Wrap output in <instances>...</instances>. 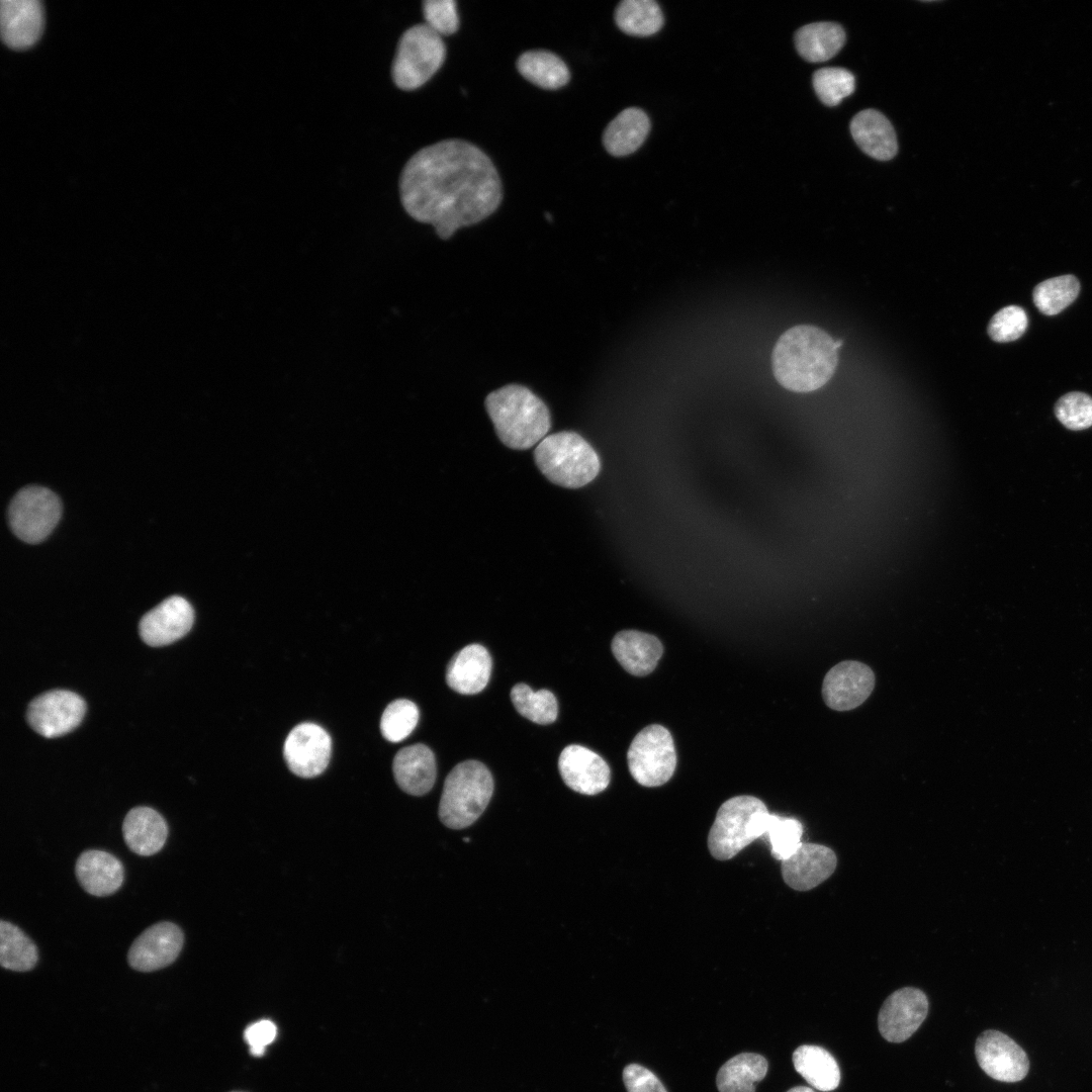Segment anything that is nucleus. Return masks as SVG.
<instances>
[{
    "label": "nucleus",
    "instance_id": "1",
    "mask_svg": "<svg viewBox=\"0 0 1092 1092\" xmlns=\"http://www.w3.org/2000/svg\"><path fill=\"white\" fill-rule=\"evenodd\" d=\"M399 194L405 211L431 223L443 240L488 217L503 198L489 157L462 140L442 141L417 152L402 169Z\"/></svg>",
    "mask_w": 1092,
    "mask_h": 1092
},
{
    "label": "nucleus",
    "instance_id": "2",
    "mask_svg": "<svg viewBox=\"0 0 1092 1092\" xmlns=\"http://www.w3.org/2000/svg\"><path fill=\"white\" fill-rule=\"evenodd\" d=\"M838 361L834 340L814 326H796L778 340L771 355L778 382L795 392H809L823 386L833 375Z\"/></svg>",
    "mask_w": 1092,
    "mask_h": 1092
},
{
    "label": "nucleus",
    "instance_id": "3",
    "mask_svg": "<svg viewBox=\"0 0 1092 1092\" xmlns=\"http://www.w3.org/2000/svg\"><path fill=\"white\" fill-rule=\"evenodd\" d=\"M485 407L499 440L526 450L540 443L551 427L547 405L528 387L509 384L490 392Z\"/></svg>",
    "mask_w": 1092,
    "mask_h": 1092
},
{
    "label": "nucleus",
    "instance_id": "4",
    "mask_svg": "<svg viewBox=\"0 0 1092 1092\" xmlns=\"http://www.w3.org/2000/svg\"><path fill=\"white\" fill-rule=\"evenodd\" d=\"M534 458L548 480L566 488L582 487L593 481L601 469L596 450L580 435L570 431L546 436L535 448Z\"/></svg>",
    "mask_w": 1092,
    "mask_h": 1092
},
{
    "label": "nucleus",
    "instance_id": "5",
    "mask_svg": "<svg viewBox=\"0 0 1092 1092\" xmlns=\"http://www.w3.org/2000/svg\"><path fill=\"white\" fill-rule=\"evenodd\" d=\"M492 792V776L483 763L473 759L458 763L444 782L440 820L452 829L471 825L487 807Z\"/></svg>",
    "mask_w": 1092,
    "mask_h": 1092
},
{
    "label": "nucleus",
    "instance_id": "6",
    "mask_svg": "<svg viewBox=\"0 0 1092 1092\" xmlns=\"http://www.w3.org/2000/svg\"><path fill=\"white\" fill-rule=\"evenodd\" d=\"M769 812L758 798L741 795L726 800L718 809L708 835L713 857L727 860L763 837Z\"/></svg>",
    "mask_w": 1092,
    "mask_h": 1092
},
{
    "label": "nucleus",
    "instance_id": "7",
    "mask_svg": "<svg viewBox=\"0 0 1092 1092\" xmlns=\"http://www.w3.org/2000/svg\"><path fill=\"white\" fill-rule=\"evenodd\" d=\"M446 48L442 36L426 23L416 24L400 36L392 62L391 77L402 90L423 86L445 61Z\"/></svg>",
    "mask_w": 1092,
    "mask_h": 1092
},
{
    "label": "nucleus",
    "instance_id": "8",
    "mask_svg": "<svg viewBox=\"0 0 1092 1092\" xmlns=\"http://www.w3.org/2000/svg\"><path fill=\"white\" fill-rule=\"evenodd\" d=\"M627 762L631 776L639 785L651 788L667 783L676 766L670 732L658 724L643 728L630 744Z\"/></svg>",
    "mask_w": 1092,
    "mask_h": 1092
},
{
    "label": "nucleus",
    "instance_id": "9",
    "mask_svg": "<svg viewBox=\"0 0 1092 1092\" xmlns=\"http://www.w3.org/2000/svg\"><path fill=\"white\" fill-rule=\"evenodd\" d=\"M62 505L52 490L37 485L20 489L8 508V522L12 532L30 544L44 540L57 526Z\"/></svg>",
    "mask_w": 1092,
    "mask_h": 1092
},
{
    "label": "nucleus",
    "instance_id": "10",
    "mask_svg": "<svg viewBox=\"0 0 1092 1092\" xmlns=\"http://www.w3.org/2000/svg\"><path fill=\"white\" fill-rule=\"evenodd\" d=\"M86 710L84 700L66 690H53L34 698L26 710L29 726L43 737L64 735L77 727Z\"/></svg>",
    "mask_w": 1092,
    "mask_h": 1092
},
{
    "label": "nucleus",
    "instance_id": "11",
    "mask_svg": "<svg viewBox=\"0 0 1092 1092\" xmlns=\"http://www.w3.org/2000/svg\"><path fill=\"white\" fill-rule=\"evenodd\" d=\"M980 1068L991 1078L1005 1083L1021 1081L1028 1073L1029 1061L1024 1050L998 1030L982 1032L975 1044Z\"/></svg>",
    "mask_w": 1092,
    "mask_h": 1092
},
{
    "label": "nucleus",
    "instance_id": "12",
    "mask_svg": "<svg viewBox=\"0 0 1092 1092\" xmlns=\"http://www.w3.org/2000/svg\"><path fill=\"white\" fill-rule=\"evenodd\" d=\"M928 1008V999L918 988L904 987L893 992L878 1015L881 1035L890 1042L905 1041L922 1024Z\"/></svg>",
    "mask_w": 1092,
    "mask_h": 1092
},
{
    "label": "nucleus",
    "instance_id": "13",
    "mask_svg": "<svg viewBox=\"0 0 1092 1092\" xmlns=\"http://www.w3.org/2000/svg\"><path fill=\"white\" fill-rule=\"evenodd\" d=\"M332 741L328 732L314 723H301L287 735L283 754L289 769L301 778H313L328 766Z\"/></svg>",
    "mask_w": 1092,
    "mask_h": 1092
},
{
    "label": "nucleus",
    "instance_id": "14",
    "mask_svg": "<svg viewBox=\"0 0 1092 1092\" xmlns=\"http://www.w3.org/2000/svg\"><path fill=\"white\" fill-rule=\"evenodd\" d=\"M875 687L874 671L864 663L846 660L834 665L825 675L822 697L836 711L852 710L861 705Z\"/></svg>",
    "mask_w": 1092,
    "mask_h": 1092
},
{
    "label": "nucleus",
    "instance_id": "15",
    "mask_svg": "<svg viewBox=\"0 0 1092 1092\" xmlns=\"http://www.w3.org/2000/svg\"><path fill=\"white\" fill-rule=\"evenodd\" d=\"M184 943L180 927L172 922H158L143 931L132 942L127 961L140 972H152L171 965Z\"/></svg>",
    "mask_w": 1092,
    "mask_h": 1092
},
{
    "label": "nucleus",
    "instance_id": "16",
    "mask_svg": "<svg viewBox=\"0 0 1092 1092\" xmlns=\"http://www.w3.org/2000/svg\"><path fill=\"white\" fill-rule=\"evenodd\" d=\"M194 612L189 602L179 596L165 599L140 621L141 638L150 646H163L180 639L191 629Z\"/></svg>",
    "mask_w": 1092,
    "mask_h": 1092
},
{
    "label": "nucleus",
    "instance_id": "17",
    "mask_svg": "<svg viewBox=\"0 0 1092 1092\" xmlns=\"http://www.w3.org/2000/svg\"><path fill=\"white\" fill-rule=\"evenodd\" d=\"M560 776L567 787L583 795H597L609 786L611 770L595 751L577 744L566 746L558 759Z\"/></svg>",
    "mask_w": 1092,
    "mask_h": 1092
},
{
    "label": "nucleus",
    "instance_id": "18",
    "mask_svg": "<svg viewBox=\"0 0 1092 1092\" xmlns=\"http://www.w3.org/2000/svg\"><path fill=\"white\" fill-rule=\"evenodd\" d=\"M837 857L835 852L822 844L803 842L787 859L782 861V877L794 890L808 891L825 880L835 871Z\"/></svg>",
    "mask_w": 1092,
    "mask_h": 1092
},
{
    "label": "nucleus",
    "instance_id": "19",
    "mask_svg": "<svg viewBox=\"0 0 1092 1092\" xmlns=\"http://www.w3.org/2000/svg\"><path fill=\"white\" fill-rule=\"evenodd\" d=\"M0 26L3 41L13 49L30 47L42 27V8L37 0H2Z\"/></svg>",
    "mask_w": 1092,
    "mask_h": 1092
},
{
    "label": "nucleus",
    "instance_id": "20",
    "mask_svg": "<svg viewBox=\"0 0 1092 1092\" xmlns=\"http://www.w3.org/2000/svg\"><path fill=\"white\" fill-rule=\"evenodd\" d=\"M492 661L487 649L480 644H469L453 655L446 669V682L462 695H474L487 685Z\"/></svg>",
    "mask_w": 1092,
    "mask_h": 1092
},
{
    "label": "nucleus",
    "instance_id": "21",
    "mask_svg": "<svg viewBox=\"0 0 1092 1092\" xmlns=\"http://www.w3.org/2000/svg\"><path fill=\"white\" fill-rule=\"evenodd\" d=\"M392 769L399 788L413 796L427 794L436 781L435 755L425 744L401 748L394 756Z\"/></svg>",
    "mask_w": 1092,
    "mask_h": 1092
},
{
    "label": "nucleus",
    "instance_id": "22",
    "mask_svg": "<svg viewBox=\"0 0 1092 1092\" xmlns=\"http://www.w3.org/2000/svg\"><path fill=\"white\" fill-rule=\"evenodd\" d=\"M76 877L82 888L93 896L103 897L115 893L123 883V866L113 854L89 849L80 854L75 867Z\"/></svg>",
    "mask_w": 1092,
    "mask_h": 1092
},
{
    "label": "nucleus",
    "instance_id": "23",
    "mask_svg": "<svg viewBox=\"0 0 1092 1092\" xmlns=\"http://www.w3.org/2000/svg\"><path fill=\"white\" fill-rule=\"evenodd\" d=\"M611 648L621 666L636 676L653 671L663 653V646L657 637L637 630L618 632Z\"/></svg>",
    "mask_w": 1092,
    "mask_h": 1092
},
{
    "label": "nucleus",
    "instance_id": "24",
    "mask_svg": "<svg viewBox=\"0 0 1092 1092\" xmlns=\"http://www.w3.org/2000/svg\"><path fill=\"white\" fill-rule=\"evenodd\" d=\"M122 833L127 847L132 852L150 856L164 846L168 837V826L158 811L140 806L132 808L125 815Z\"/></svg>",
    "mask_w": 1092,
    "mask_h": 1092
},
{
    "label": "nucleus",
    "instance_id": "25",
    "mask_svg": "<svg viewBox=\"0 0 1092 1092\" xmlns=\"http://www.w3.org/2000/svg\"><path fill=\"white\" fill-rule=\"evenodd\" d=\"M853 140L867 155L880 160L892 159L898 150L897 138L889 119L875 109H866L850 122Z\"/></svg>",
    "mask_w": 1092,
    "mask_h": 1092
},
{
    "label": "nucleus",
    "instance_id": "26",
    "mask_svg": "<svg viewBox=\"0 0 1092 1092\" xmlns=\"http://www.w3.org/2000/svg\"><path fill=\"white\" fill-rule=\"evenodd\" d=\"M649 129V118L642 109L626 108L606 127L603 134L604 147L615 157L630 155L643 144Z\"/></svg>",
    "mask_w": 1092,
    "mask_h": 1092
},
{
    "label": "nucleus",
    "instance_id": "27",
    "mask_svg": "<svg viewBox=\"0 0 1092 1092\" xmlns=\"http://www.w3.org/2000/svg\"><path fill=\"white\" fill-rule=\"evenodd\" d=\"M794 39L796 49L804 60L821 63L831 59L842 49L845 32L838 23L814 22L799 28Z\"/></svg>",
    "mask_w": 1092,
    "mask_h": 1092
},
{
    "label": "nucleus",
    "instance_id": "28",
    "mask_svg": "<svg viewBox=\"0 0 1092 1092\" xmlns=\"http://www.w3.org/2000/svg\"><path fill=\"white\" fill-rule=\"evenodd\" d=\"M795 1070L815 1089L829 1092L840 1083V1070L834 1057L825 1049L803 1044L793 1053Z\"/></svg>",
    "mask_w": 1092,
    "mask_h": 1092
},
{
    "label": "nucleus",
    "instance_id": "29",
    "mask_svg": "<svg viewBox=\"0 0 1092 1092\" xmlns=\"http://www.w3.org/2000/svg\"><path fill=\"white\" fill-rule=\"evenodd\" d=\"M767 1061L754 1053H742L728 1060L718 1071L719 1092H755V1083L767 1072Z\"/></svg>",
    "mask_w": 1092,
    "mask_h": 1092
},
{
    "label": "nucleus",
    "instance_id": "30",
    "mask_svg": "<svg viewBox=\"0 0 1092 1092\" xmlns=\"http://www.w3.org/2000/svg\"><path fill=\"white\" fill-rule=\"evenodd\" d=\"M517 69L526 80L543 89L561 88L570 79L566 64L555 54L543 50L522 54Z\"/></svg>",
    "mask_w": 1092,
    "mask_h": 1092
},
{
    "label": "nucleus",
    "instance_id": "31",
    "mask_svg": "<svg viewBox=\"0 0 1092 1092\" xmlns=\"http://www.w3.org/2000/svg\"><path fill=\"white\" fill-rule=\"evenodd\" d=\"M615 21L629 35L649 36L662 27L663 14L653 0H624L615 10Z\"/></svg>",
    "mask_w": 1092,
    "mask_h": 1092
},
{
    "label": "nucleus",
    "instance_id": "32",
    "mask_svg": "<svg viewBox=\"0 0 1092 1092\" xmlns=\"http://www.w3.org/2000/svg\"><path fill=\"white\" fill-rule=\"evenodd\" d=\"M38 960V952L32 940L16 925L2 920L0 922V964L3 968L16 972L31 970Z\"/></svg>",
    "mask_w": 1092,
    "mask_h": 1092
},
{
    "label": "nucleus",
    "instance_id": "33",
    "mask_svg": "<svg viewBox=\"0 0 1092 1092\" xmlns=\"http://www.w3.org/2000/svg\"><path fill=\"white\" fill-rule=\"evenodd\" d=\"M1080 283L1071 274L1057 276L1038 283L1033 289V302L1046 315H1055L1068 307L1078 296Z\"/></svg>",
    "mask_w": 1092,
    "mask_h": 1092
},
{
    "label": "nucleus",
    "instance_id": "34",
    "mask_svg": "<svg viewBox=\"0 0 1092 1092\" xmlns=\"http://www.w3.org/2000/svg\"><path fill=\"white\" fill-rule=\"evenodd\" d=\"M511 700L522 716L536 724L547 725L557 718V700L548 690L534 692L526 684H518L511 691Z\"/></svg>",
    "mask_w": 1092,
    "mask_h": 1092
},
{
    "label": "nucleus",
    "instance_id": "35",
    "mask_svg": "<svg viewBox=\"0 0 1092 1092\" xmlns=\"http://www.w3.org/2000/svg\"><path fill=\"white\" fill-rule=\"evenodd\" d=\"M802 836L803 825L799 820L769 813L763 837L776 859L783 861L790 857L803 843Z\"/></svg>",
    "mask_w": 1092,
    "mask_h": 1092
},
{
    "label": "nucleus",
    "instance_id": "36",
    "mask_svg": "<svg viewBox=\"0 0 1092 1092\" xmlns=\"http://www.w3.org/2000/svg\"><path fill=\"white\" fill-rule=\"evenodd\" d=\"M419 709L406 699H398L387 705L380 719L382 736L390 742H399L406 738L419 721Z\"/></svg>",
    "mask_w": 1092,
    "mask_h": 1092
},
{
    "label": "nucleus",
    "instance_id": "37",
    "mask_svg": "<svg viewBox=\"0 0 1092 1092\" xmlns=\"http://www.w3.org/2000/svg\"><path fill=\"white\" fill-rule=\"evenodd\" d=\"M813 87L822 103L835 106L852 94L855 78L843 68H822L813 75Z\"/></svg>",
    "mask_w": 1092,
    "mask_h": 1092
},
{
    "label": "nucleus",
    "instance_id": "38",
    "mask_svg": "<svg viewBox=\"0 0 1092 1092\" xmlns=\"http://www.w3.org/2000/svg\"><path fill=\"white\" fill-rule=\"evenodd\" d=\"M1055 415L1070 430L1087 429L1092 426V397L1083 392H1069L1056 402Z\"/></svg>",
    "mask_w": 1092,
    "mask_h": 1092
},
{
    "label": "nucleus",
    "instance_id": "39",
    "mask_svg": "<svg viewBox=\"0 0 1092 1092\" xmlns=\"http://www.w3.org/2000/svg\"><path fill=\"white\" fill-rule=\"evenodd\" d=\"M1027 324V314L1022 307L1008 305L993 315L988 326V334L995 342H1011L1023 335Z\"/></svg>",
    "mask_w": 1092,
    "mask_h": 1092
},
{
    "label": "nucleus",
    "instance_id": "40",
    "mask_svg": "<svg viewBox=\"0 0 1092 1092\" xmlns=\"http://www.w3.org/2000/svg\"><path fill=\"white\" fill-rule=\"evenodd\" d=\"M426 24L438 34L449 35L457 31L459 17L453 0H426L423 2Z\"/></svg>",
    "mask_w": 1092,
    "mask_h": 1092
},
{
    "label": "nucleus",
    "instance_id": "41",
    "mask_svg": "<svg viewBox=\"0 0 1092 1092\" xmlns=\"http://www.w3.org/2000/svg\"><path fill=\"white\" fill-rule=\"evenodd\" d=\"M623 1081L628 1092H666L660 1080L647 1068L630 1064L623 1070Z\"/></svg>",
    "mask_w": 1092,
    "mask_h": 1092
},
{
    "label": "nucleus",
    "instance_id": "42",
    "mask_svg": "<svg viewBox=\"0 0 1092 1092\" xmlns=\"http://www.w3.org/2000/svg\"><path fill=\"white\" fill-rule=\"evenodd\" d=\"M276 1025L267 1019L257 1021L249 1025L244 1033L245 1040L250 1046L253 1056L260 1057L264 1054L266 1045L276 1037Z\"/></svg>",
    "mask_w": 1092,
    "mask_h": 1092
},
{
    "label": "nucleus",
    "instance_id": "43",
    "mask_svg": "<svg viewBox=\"0 0 1092 1092\" xmlns=\"http://www.w3.org/2000/svg\"><path fill=\"white\" fill-rule=\"evenodd\" d=\"M787 1092H815L813 1089L806 1086H796L788 1090Z\"/></svg>",
    "mask_w": 1092,
    "mask_h": 1092
}]
</instances>
